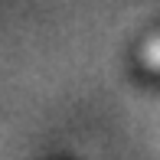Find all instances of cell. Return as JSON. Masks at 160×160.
<instances>
[{
  "label": "cell",
  "instance_id": "6da1fadb",
  "mask_svg": "<svg viewBox=\"0 0 160 160\" xmlns=\"http://www.w3.org/2000/svg\"><path fill=\"white\" fill-rule=\"evenodd\" d=\"M141 62L147 65V69L160 72V36H154V39H150L147 46L141 49Z\"/></svg>",
  "mask_w": 160,
  "mask_h": 160
}]
</instances>
